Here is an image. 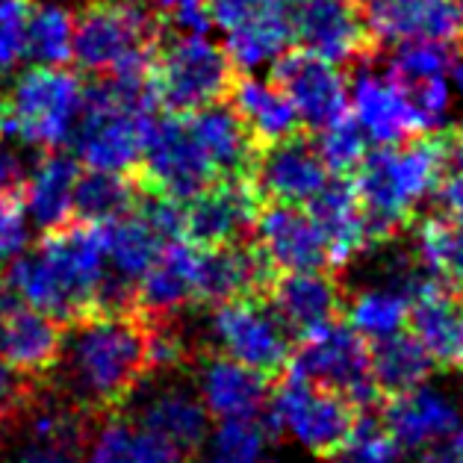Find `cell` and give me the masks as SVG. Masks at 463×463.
Segmentation results:
<instances>
[{
    "instance_id": "6da1fadb",
    "label": "cell",
    "mask_w": 463,
    "mask_h": 463,
    "mask_svg": "<svg viewBox=\"0 0 463 463\" xmlns=\"http://www.w3.org/2000/svg\"><path fill=\"white\" fill-rule=\"evenodd\" d=\"M148 375V319L139 310H95L62 325L60 354L44 381L98 420L118 413Z\"/></svg>"
},
{
    "instance_id": "7a4b0ae2",
    "label": "cell",
    "mask_w": 463,
    "mask_h": 463,
    "mask_svg": "<svg viewBox=\"0 0 463 463\" xmlns=\"http://www.w3.org/2000/svg\"><path fill=\"white\" fill-rule=\"evenodd\" d=\"M107 275L100 224L65 222L44 231L42 242L13 260L4 284L21 304H30L56 322L69 325L77 316L98 310V289Z\"/></svg>"
},
{
    "instance_id": "3957f363",
    "label": "cell",
    "mask_w": 463,
    "mask_h": 463,
    "mask_svg": "<svg viewBox=\"0 0 463 463\" xmlns=\"http://www.w3.org/2000/svg\"><path fill=\"white\" fill-rule=\"evenodd\" d=\"M451 160L446 133H422L399 145H381L354 168V198L366 216L372 245L390 242L413 224L416 210L437 195Z\"/></svg>"
},
{
    "instance_id": "277c9868",
    "label": "cell",
    "mask_w": 463,
    "mask_h": 463,
    "mask_svg": "<svg viewBox=\"0 0 463 463\" xmlns=\"http://www.w3.org/2000/svg\"><path fill=\"white\" fill-rule=\"evenodd\" d=\"M160 18L142 0H92L74 15L71 60L95 77L151 74Z\"/></svg>"
},
{
    "instance_id": "5b68a950",
    "label": "cell",
    "mask_w": 463,
    "mask_h": 463,
    "mask_svg": "<svg viewBox=\"0 0 463 463\" xmlns=\"http://www.w3.org/2000/svg\"><path fill=\"white\" fill-rule=\"evenodd\" d=\"M92 422L44 378L33 381L15 411L0 422V463H83Z\"/></svg>"
},
{
    "instance_id": "8992f818",
    "label": "cell",
    "mask_w": 463,
    "mask_h": 463,
    "mask_svg": "<svg viewBox=\"0 0 463 463\" xmlns=\"http://www.w3.org/2000/svg\"><path fill=\"white\" fill-rule=\"evenodd\" d=\"M83 89L80 77L62 65H36L24 71L4 98L0 137H18L42 151L60 148L71 139Z\"/></svg>"
},
{
    "instance_id": "52a82bcc",
    "label": "cell",
    "mask_w": 463,
    "mask_h": 463,
    "mask_svg": "<svg viewBox=\"0 0 463 463\" xmlns=\"http://www.w3.org/2000/svg\"><path fill=\"white\" fill-rule=\"evenodd\" d=\"M236 69L204 33H180L154 56V98L175 116L204 109L231 95Z\"/></svg>"
},
{
    "instance_id": "ba28073f",
    "label": "cell",
    "mask_w": 463,
    "mask_h": 463,
    "mask_svg": "<svg viewBox=\"0 0 463 463\" xmlns=\"http://www.w3.org/2000/svg\"><path fill=\"white\" fill-rule=\"evenodd\" d=\"M201 348L231 357L263 378H280L289 366L296 336L280 322L272 304L263 296H254L210 307Z\"/></svg>"
},
{
    "instance_id": "9c48e42d",
    "label": "cell",
    "mask_w": 463,
    "mask_h": 463,
    "mask_svg": "<svg viewBox=\"0 0 463 463\" xmlns=\"http://www.w3.org/2000/svg\"><path fill=\"white\" fill-rule=\"evenodd\" d=\"M357 408L340 392L313 381L284 375L278 392L269 399V431L289 439L316 458H334L357 425Z\"/></svg>"
},
{
    "instance_id": "30bf717a",
    "label": "cell",
    "mask_w": 463,
    "mask_h": 463,
    "mask_svg": "<svg viewBox=\"0 0 463 463\" xmlns=\"http://www.w3.org/2000/svg\"><path fill=\"white\" fill-rule=\"evenodd\" d=\"M284 375H296L340 392L357 411L369 408L378 399L369 366V343L343 322H331L319 331L304 334L301 343L292 348Z\"/></svg>"
},
{
    "instance_id": "8fae6325",
    "label": "cell",
    "mask_w": 463,
    "mask_h": 463,
    "mask_svg": "<svg viewBox=\"0 0 463 463\" xmlns=\"http://www.w3.org/2000/svg\"><path fill=\"white\" fill-rule=\"evenodd\" d=\"M133 177H137L139 189L175 201H186L210 186L213 180H219L189 128V118L175 116V112H168L165 118H154L142 163Z\"/></svg>"
},
{
    "instance_id": "7c38bea8",
    "label": "cell",
    "mask_w": 463,
    "mask_h": 463,
    "mask_svg": "<svg viewBox=\"0 0 463 463\" xmlns=\"http://www.w3.org/2000/svg\"><path fill=\"white\" fill-rule=\"evenodd\" d=\"M124 416L168 439L184 455H195L210 434V413L186 372L148 375L121 408Z\"/></svg>"
},
{
    "instance_id": "4fadbf2b",
    "label": "cell",
    "mask_w": 463,
    "mask_h": 463,
    "mask_svg": "<svg viewBox=\"0 0 463 463\" xmlns=\"http://www.w3.org/2000/svg\"><path fill=\"white\" fill-rule=\"evenodd\" d=\"M263 201L248 177H222L184 201V236L195 248L248 240Z\"/></svg>"
},
{
    "instance_id": "5bb4252c",
    "label": "cell",
    "mask_w": 463,
    "mask_h": 463,
    "mask_svg": "<svg viewBox=\"0 0 463 463\" xmlns=\"http://www.w3.org/2000/svg\"><path fill=\"white\" fill-rule=\"evenodd\" d=\"M272 80L296 107L298 121L310 130H322L348 116V77L340 65L319 60L307 51L280 53Z\"/></svg>"
},
{
    "instance_id": "9a60e30c",
    "label": "cell",
    "mask_w": 463,
    "mask_h": 463,
    "mask_svg": "<svg viewBox=\"0 0 463 463\" xmlns=\"http://www.w3.org/2000/svg\"><path fill=\"white\" fill-rule=\"evenodd\" d=\"M251 186L257 189L260 201L269 204H296L307 207L331 180V172L322 163L316 142L301 137L280 139L275 145H266L257 154V163L251 168Z\"/></svg>"
},
{
    "instance_id": "2e32d148",
    "label": "cell",
    "mask_w": 463,
    "mask_h": 463,
    "mask_svg": "<svg viewBox=\"0 0 463 463\" xmlns=\"http://www.w3.org/2000/svg\"><path fill=\"white\" fill-rule=\"evenodd\" d=\"M186 375L207 413L219 422L260 420L269 404V378L210 348L192 357Z\"/></svg>"
},
{
    "instance_id": "e0dca14e",
    "label": "cell",
    "mask_w": 463,
    "mask_h": 463,
    "mask_svg": "<svg viewBox=\"0 0 463 463\" xmlns=\"http://www.w3.org/2000/svg\"><path fill=\"white\" fill-rule=\"evenodd\" d=\"M348 109L369 142L399 145L422 137V124L408 98V89L392 77L390 69L364 65L348 83Z\"/></svg>"
},
{
    "instance_id": "ac0fdd59",
    "label": "cell",
    "mask_w": 463,
    "mask_h": 463,
    "mask_svg": "<svg viewBox=\"0 0 463 463\" xmlns=\"http://www.w3.org/2000/svg\"><path fill=\"white\" fill-rule=\"evenodd\" d=\"M369 39L381 44L439 42L460 39L458 0H354Z\"/></svg>"
},
{
    "instance_id": "d6986e66",
    "label": "cell",
    "mask_w": 463,
    "mask_h": 463,
    "mask_svg": "<svg viewBox=\"0 0 463 463\" xmlns=\"http://www.w3.org/2000/svg\"><path fill=\"white\" fill-rule=\"evenodd\" d=\"M254 245L272 272H310L331 266L322 231L316 228L307 207L266 204L254 219Z\"/></svg>"
},
{
    "instance_id": "ffe728a7",
    "label": "cell",
    "mask_w": 463,
    "mask_h": 463,
    "mask_svg": "<svg viewBox=\"0 0 463 463\" xmlns=\"http://www.w3.org/2000/svg\"><path fill=\"white\" fill-rule=\"evenodd\" d=\"M289 24L301 51L319 60L345 65L366 53L369 33L354 0H296Z\"/></svg>"
},
{
    "instance_id": "44dd1931",
    "label": "cell",
    "mask_w": 463,
    "mask_h": 463,
    "mask_svg": "<svg viewBox=\"0 0 463 463\" xmlns=\"http://www.w3.org/2000/svg\"><path fill=\"white\" fill-rule=\"evenodd\" d=\"M275 278L272 266L260 254L257 245L224 242L198 248L195 260V307H216L233 298L266 296L269 280Z\"/></svg>"
},
{
    "instance_id": "7402d4cb",
    "label": "cell",
    "mask_w": 463,
    "mask_h": 463,
    "mask_svg": "<svg viewBox=\"0 0 463 463\" xmlns=\"http://www.w3.org/2000/svg\"><path fill=\"white\" fill-rule=\"evenodd\" d=\"M460 422V404L446 390L420 383L413 390L390 395L383 404L381 428L399 449L428 451L446 443V437Z\"/></svg>"
},
{
    "instance_id": "603a6c76",
    "label": "cell",
    "mask_w": 463,
    "mask_h": 463,
    "mask_svg": "<svg viewBox=\"0 0 463 463\" xmlns=\"http://www.w3.org/2000/svg\"><path fill=\"white\" fill-rule=\"evenodd\" d=\"M263 298L272 304V310L289 327L292 336L313 334L319 327L336 322L345 304L340 280H336V275L325 272V269L275 272Z\"/></svg>"
},
{
    "instance_id": "cb8c5ba5",
    "label": "cell",
    "mask_w": 463,
    "mask_h": 463,
    "mask_svg": "<svg viewBox=\"0 0 463 463\" xmlns=\"http://www.w3.org/2000/svg\"><path fill=\"white\" fill-rule=\"evenodd\" d=\"M62 343V322L30 304L9 301L0 313V360L21 378L39 381L51 372Z\"/></svg>"
},
{
    "instance_id": "d4e9b609",
    "label": "cell",
    "mask_w": 463,
    "mask_h": 463,
    "mask_svg": "<svg viewBox=\"0 0 463 463\" xmlns=\"http://www.w3.org/2000/svg\"><path fill=\"white\" fill-rule=\"evenodd\" d=\"M408 325L434 366L463 369V296L422 280L413 292Z\"/></svg>"
},
{
    "instance_id": "484cf974",
    "label": "cell",
    "mask_w": 463,
    "mask_h": 463,
    "mask_svg": "<svg viewBox=\"0 0 463 463\" xmlns=\"http://www.w3.org/2000/svg\"><path fill=\"white\" fill-rule=\"evenodd\" d=\"M195 260L192 242L168 240L137 280V310L145 316H177L195 307Z\"/></svg>"
},
{
    "instance_id": "4316f807",
    "label": "cell",
    "mask_w": 463,
    "mask_h": 463,
    "mask_svg": "<svg viewBox=\"0 0 463 463\" xmlns=\"http://www.w3.org/2000/svg\"><path fill=\"white\" fill-rule=\"evenodd\" d=\"M420 284L422 280L413 272V266H402L381 284L357 289L352 301L343 304L348 327H354L366 343L387 340V336L404 331L411 319L413 292Z\"/></svg>"
},
{
    "instance_id": "83f0119b",
    "label": "cell",
    "mask_w": 463,
    "mask_h": 463,
    "mask_svg": "<svg viewBox=\"0 0 463 463\" xmlns=\"http://www.w3.org/2000/svg\"><path fill=\"white\" fill-rule=\"evenodd\" d=\"M83 463H189V455L118 411L89 425Z\"/></svg>"
},
{
    "instance_id": "f1b7e54d",
    "label": "cell",
    "mask_w": 463,
    "mask_h": 463,
    "mask_svg": "<svg viewBox=\"0 0 463 463\" xmlns=\"http://www.w3.org/2000/svg\"><path fill=\"white\" fill-rule=\"evenodd\" d=\"M80 177V160L71 154H62L60 148L44 151L33 172L21 184V204L30 222L36 228L56 231L65 222H71L74 204V186Z\"/></svg>"
},
{
    "instance_id": "f546056e",
    "label": "cell",
    "mask_w": 463,
    "mask_h": 463,
    "mask_svg": "<svg viewBox=\"0 0 463 463\" xmlns=\"http://www.w3.org/2000/svg\"><path fill=\"white\" fill-rule=\"evenodd\" d=\"M186 118L219 180L251 175L260 145L251 139V133L233 112V107H224L219 100V104H210L204 109L186 112Z\"/></svg>"
},
{
    "instance_id": "4dcf8cb0",
    "label": "cell",
    "mask_w": 463,
    "mask_h": 463,
    "mask_svg": "<svg viewBox=\"0 0 463 463\" xmlns=\"http://www.w3.org/2000/svg\"><path fill=\"white\" fill-rule=\"evenodd\" d=\"M307 213L325 236L327 260L334 269H343L357 254L372 248L366 216L357 204L352 184L345 180H327V186L307 204Z\"/></svg>"
},
{
    "instance_id": "1f68e13d",
    "label": "cell",
    "mask_w": 463,
    "mask_h": 463,
    "mask_svg": "<svg viewBox=\"0 0 463 463\" xmlns=\"http://www.w3.org/2000/svg\"><path fill=\"white\" fill-rule=\"evenodd\" d=\"M231 107L251 133V139L260 145H275L280 139L296 137L301 130L298 112L289 104V98L275 86V80L263 77H236L231 86Z\"/></svg>"
},
{
    "instance_id": "d6a6232c",
    "label": "cell",
    "mask_w": 463,
    "mask_h": 463,
    "mask_svg": "<svg viewBox=\"0 0 463 463\" xmlns=\"http://www.w3.org/2000/svg\"><path fill=\"white\" fill-rule=\"evenodd\" d=\"M292 42V24L287 9L263 6L254 15L233 24L224 39V53L236 71H257L275 65L280 53H287Z\"/></svg>"
},
{
    "instance_id": "836d02e7",
    "label": "cell",
    "mask_w": 463,
    "mask_h": 463,
    "mask_svg": "<svg viewBox=\"0 0 463 463\" xmlns=\"http://www.w3.org/2000/svg\"><path fill=\"white\" fill-rule=\"evenodd\" d=\"M107 254V275L137 287V280L148 272V266L160 254L165 240L145 222L137 210L100 224Z\"/></svg>"
},
{
    "instance_id": "e575fe53",
    "label": "cell",
    "mask_w": 463,
    "mask_h": 463,
    "mask_svg": "<svg viewBox=\"0 0 463 463\" xmlns=\"http://www.w3.org/2000/svg\"><path fill=\"white\" fill-rule=\"evenodd\" d=\"M413 254L420 269L451 292L463 296V224L449 216H425L416 224Z\"/></svg>"
},
{
    "instance_id": "d590c367",
    "label": "cell",
    "mask_w": 463,
    "mask_h": 463,
    "mask_svg": "<svg viewBox=\"0 0 463 463\" xmlns=\"http://www.w3.org/2000/svg\"><path fill=\"white\" fill-rule=\"evenodd\" d=\"M369 366L378 392L395 395L425 383L434 369V360L428 357L422 343L413 334L399 331L387 340L369 343Z\"/></svg>"
},
{
    "instance_id": "8d00e7d4",
    "label": "cell",
    "mask_w": 463,
    "mask_h": 463,
    "mask_svg": "<svg viewBox=\"0 0 463 463\" xmlns=\"http://www.w3.org/2000/svg\"><path fill=\"white\" fill-rule=\"evenodd\" d=\"M137 198H139V184L133 175L89 168L86 175L80 172V177H77L71 216L77 222L104 224L109 219H118L124 213H130L137 207Z\"/></svg>"
},
{
    "instance_id": "74e56055",
    "label": "cell",
    "mask_w": 463,
    "mask_h": 463,
    "mask_svg": "<svg viewBox=\"0 0 463 463\" xmlns=\"http://www.w3.org/2000/svg\"><path fill=\"white\" fill-rule=\"evenodd\" d=\"M74 44V13L60 0L33 4L27 18V56L36 65H65Z\"/></svg>"
},
{
    "instance_id": "f35d334b",
    "label": "cell",
    "mask_w": 463,
    "mask_h": 463,
    "mask_svg": "<svg viewBox=\"0 0 463 463\" xmlns=\"http://www.w3.org/2000/svg\"><path fill=\"white\" fill-rule=\"evenodd\" d=\"M269 428L260 420L222 422L216 431L207 434L201 449L189 463H269Z\"/></svg>"
},
{
    "instance_id": "ab89813d",
    "label": "cell",
    "mask_w": 463,
    "mask_h": 463,
    "mask_svg": "<svg viewBox=\"0 0 463 463\" xmlns=\"http://www.w3.org/2000/svg\"><path fill=\"white\" fill-rule=\"evenodd\" d=\"M366 145H369V139H366V133L357 128V121L352 116H343L319 130L316 151H319L327 172L348 175V172H354L360 160L366 156V151H369Z\"/></svg>"
},
{
    "instance_id": "60d3db41",
    "label": "cell",
    "mask_w": 463,
    "mask_h": 463,
    "mask_svg": "<svg viewBox=\"0 0 463 463\" xmlns=\"http://www.w3.org/2000/svg\"><path fill=\"white\" fill-rule=\"evenodd\" d=\"M451 62H455V53H451V44H439V42H404L395 44V53L387 69L392 71L395 80L402 83H416L425 80V77H437V74H449Z\"/></svg>"
},
{
    "instance_id": "b9f144b4",
    "label": "cell",
    "mask_w": 463,
    "mask_h": 463,
    "mask_svg": "<svg viewBox=\"0 0 463 463\" xmlns=\"http://www.w3.org/2000/svg\"><path fill=\"white\" fill-rule=\"evenodd\" d=\"M399 451L378 422L357 420L348 443L334 455V463H402Z\"/></svg>"
},
{
    "instance_id": "7bdbcfd3",
    "label": "cell",
    "mask_w": 463,
    "mask_h": 463,
    "mask_svg": "<svg viewBox=\"0 0 463 463\" xmlns=\"http://www.w3.org/2000/svg\"><path fill=\"white\" fill-rule=\"evenodd\" d=\"M402 86L408 89V98L416 109V118L422 124V133L439 130V124L446 121L451 109V98H455V92H451V77L437 74V77H425V80L402 83Z\"/></svg>"
},
{
    "instance_id": "ee69618b",
    "label": "cell",
    "mask_w": 463,
    "mask_h": 463,
    "mask_svg": "<svg viewBox=\"0 0 463 463\" xmlns=\"http://www.w3.org/2000/svg\"><path fill=\"white\" fill-rule=\"evenodd\" d=\"M33 0H0V74L27 56V18Z\"/></svg>"
},
{
    "instance_id": "f6af8a7d",
    "label": "cell",
    "mask_w": 463,
    "mask_h": 463,
    "mask_svg": "<svg viewBox=\"0 0 463 463\" xmlns=\"http://www.w3.org/2000/svg\"><path fill=\"white\" fill-rule=\"evenodd\" d=\"M30 245V224L21 204V192L0 195V272H6L9 263L18 260Z\"/></svg>"
},
{
    "instance_id": "bcb514c9",
    "label": "cell",
    "mask_w": 463,
    "mask_h": 463,
    "mask_svg": "<svg viewBox=\"0 0 463 463\" xmlns=\"http://www.w3.org/2000/svg\"><path fill=\"white\" fill-rule=\"evenodd\" d=\"M156 18H165L180 33H204L213 27L207 0H151Z\"/></svg>"
},
{
    "instance_id": "7dc6e473",
    "label": "cell",
    "mask_w": 463,
    "mask_h": 463,
    "mask_svg": "<svg viewBox=\"0 0 463 463\" xmlns=\"http://www.w3.org/2000/svg\"><path fill=\"white\" fill-rule=\"evenodd\" d=\"M263 0H207L210 21L224 30H231L233 24H240L242 18L254 15L257 9H263Z\"/></svg>"
},
{
    "instance_id": "c3c4849f",
    "label": "cell",
    "mask_w": 463,
    "mask_h": 463,
    "mask_svg": "<svg viewBox=\"0 0 463 463\" xmlns=\"http://www.w3.org/2000/svg\"><path fill=\"white\" fill-rule=\"evenodd\" d=\"M30 383H33L30 378H21L18 372H13L0 360V422H4L6 416L15 411V404L24 399Z\"/></svg>"
},
{
    "instance_id": "681fc988",
    "label": "cell",
    "mask_w": 463,
    "mask_h": 463,
    "mask_svg": "<svg viewBox=\"0 0 463 463\" xmlns=\"http://www.w3.org/2000/svg\"><path fill=\"white\" fill-rule=\"evenodd\" d=\"M437 198H439V207H443L446 216L463 224V163L458 172H451L449 177L439 180Z\"/></svg>"
},
{
    "instance_id": "f907efd6",
    "label": "cell",
    "mask_w": 463,
    "mask_h": 463,
    "mask_svg": "<svg viewBox=\"0 0 463 463\" xmlns=\"http://www.w3.org/2000/svg\"><path fill=\"white\" fill-rule=\"evenodd\" d=\"M21 184H24V168H21L15 154H9L4 145H0V195L21 192Z\"/></svg>"
},
{
    "instance_id": "816d5d0a",
    "label": "cell",
    "mask_w": 463,
    "mask_h": 463,
    "mask_svg": "<svg viewBox=\"0 0 463 463\" xmlns=\"http://www.w3.org/2000/svg\"><path fill=\"white\" fill-rule=\"evenodd\" d=\"M437 463H463V420L458 422V428L446 437L443 449H439Z\"/></svg>"
},
{
    "instance_id": "f5cc1de1",
    "label": "cell",
    "mask_w": 463,
    "mask_h": 463,
    "mask_svg": "<svg viewBox=\"0 0 463 463\" xmlns=\"http://www.w3.org/2000/svg\"><path fill=\"white\" fill-rule=\"evenodd\" d=\"M449 137V148H451V156H458V160L463 163V116L460 121L451 128V133H446Z\"/></svg>"
},
{
    "instance_id": "db71d44e",
    "label": "cell",
    "mask_w": 463,
    "mask_h": 463,
    "mask_svg": "<svg viewBox=\"0 0 463 463\" xmlns=\"http://www.w3.org/2000/svg\"><path fill=\"white\" fill-rule=\"evenodd\" d=\"M458 6H460V36H463V0H458ZM449 77H451V80H455V83L463 89V53H458V56H455V62H451Z\"/></svg>"
},
{
    "instance_id": "11a10c76",
    "label": "cell",
    "mask_w": 463,
    "mask_h": 463,
    "mask_svg": "<svg viewBox=\"0 0 463 463\" xmlns=\"http://www.w3.org/2000/svg\"><path fill=\"white\" fill-rule=\"evenodd\" d=\"M9 301H13V296H9L6 284H4V280H0V313H4V310L9 307Z\"/></svg>"
},
{
    "instance_id": "9f6ffc18",
    "label": "cell",
    "mask_w": 463,
    "mask_h": 463,
    "mask_svg": "<svg viewBox=\"0 0 463 463\" xmlns=\"http://www.w3.org/2000/svg\"><path fill=\"white\" fill-rule=\"evenodd\" d=\"M266 6H275V9H287L289 4H296V0H263Z\"/></svg>"
},
{
    "instance_id": "6f0895ef",
    "label": "cell",
    "mask_w": 463,
    "mask_h": 463,
    "mask_svg": "<svg viewBox=\"0 0 463 463\" xmlns=\"http://www.w3.org/2000/svg\"><path fill=\"white\" fill-rule=\"evenodd\" d=\"M0 112H4V98H0Z\"/></svg>"
},
{
    "instance_id": "680465c9",
    "label": "cell",
    "mask_w": 463,
    "mask_h": 463,
    "mask_svg": "<svg viewBox=\"0 0 463 463\" xmlns=\"http://www.w3.org/2000/svg\"><path fill=\"white\" fill-rule=\"evenodd\" d=\"M434 463H437V460H434Z\"/></svg>"
}]
</instances>
